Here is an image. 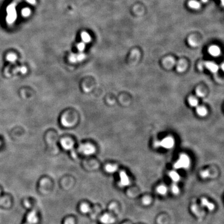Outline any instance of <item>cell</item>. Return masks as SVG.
<instances>
[{
  "mask_svg": "<svg viewBox=\"0 0 224 224\" xmlns=\"http://www.w3.org/2000/svg\"><path fill=\"white\" fill-rule=\"evenodd\" d=\"M190 166V159L188 156L185 154H182L179 159L174 165L176 169H187Z\"/></svg>",
  "mask_w": 224,
  "mask_h": 224,
  "instance_id": "obj_1",
  "label": "cell"
},
{
  "mask_svg": "<svg viewBox=\"0 0 224 224\" xmlns=\"http://www.w3.org/2000/svg\"><path fill=\"white\" fill-rule=\"evenodd\" d=\"M61 145L63 149H64L67 151H71L72 157L73 158L76 157L77 154H76L75 151H73L74 143L70 139H64L62 140L61 141Z\"/></svg>",
  "mask_w": 224,
  "mask_h": 224,
  "instance_id": "obj_2",
  "label": "cell"
},
{
  "mask_svg": "<svg viewBox=\"0 0 224 224\" xmlns=\"http://www.w3.org/2000/svg\"><path fill=\"white\" fill-rule=\"evenodd\" d=\"M174 139L170 137H167L163 139L160 142H157L155 143V145L157 146H161L164 149H171L174 146Z\"/></svg>",
  "mask_w": 224,
  "mask_h": 224,
  "instance_id": "obj_3",
  "label": "cell"
},
{
  "mask_svg": "<svg viewBox=\"0 0 224 224\" xmlns=\"http://www.w3.org/2000/svg\"><path fill=\"white\" fill-rule=\"evenodd\" d=\"M79 151L85 155L90 156L94 154L96 149L93 145L90 144H83L79 146Z\"/></svg>",
  "mask_w": 224,
  "mask_h": 224,
  "instance_id": "obj_4",
  "label": "cell"
},
{
  "mask_svg": "<svg viewBox=\"0 0 224 224\" xmlns=\"http://www.w3.org/2000/svg\"><path fill=\"white\" fill-rule=\"evenodd\" d=\"M7 22L9 24H12L15 21L17 18V14L16 11L15 5L13 4L10 5L7 7Z\"/></svg>",
  "mask_w": 224,
  "mask_h": 224,
  "instance_id": "obj_5",
  "label": "cell"
},
{
  "mask_svg": "<svg viewBox=\"0 0 224 224\" xmlns=\"http://www.w3.org/2000/svg\"><path fill=\"white\" fill-rule=\"evenodd\" d=\"M39 221V218L35 211H33L28 214L27 222L25 224H36Z\"/></svg>",
  "mask_w": 224,
  "mask_h": 224,
  "instance_id": "obj_6",
  "label": "cell"
},
{
  "mask_svg": "<svg viewBox=\"0 0 224 224\" xmlns=\"http://www.w3.org/2000/svg\"><path fill=\"white\" fill-rule=\"evenodd\" d=\"M120 184L122 186H127L130 184V180L127 174L124 171H122L119 174Z\"/></svg>",
  "mask_w": 224,
  "mask_h": 224,
  "instance_id": "obj_7",
  "label": "cell"
},
{
  "mask_svg": "<svg viewBox=\"0 0 224 224\" xmlns=\"http://www.w3.org/2000/svg\"><path fill=\"white\" fill-rule=\"evenodd\" d=\"M101 222L104 224H112L114 222V219L109 214H105L101 217L100 219Z\"/></svg>",
  "mask_w": 224,
  "mask_h": 224,
  "instance_id": "obj_8",
  "label": "cell"
},
{
  "mask_svg": "<svg viewBox=\"0 0 224 224\" xmlns=\"http://www.w3.org/2000/svg\"><path fill=\"white\" fill-rule=\"evenodd\" d=\"M85 58V55L84 53H79L78 55L75 54V55H71L70 57V60L71 61L73 62H79L84 60Z\"/></svg>",
  "mask_w": 224,
  "mask_h": 224,
  "instance_id": "obj_9",
  "label": "cell"
},
{
  "mask_svg": "<svg viewBox=\"0 0 224 224\" xmlns=\"http://www.w3.org/2000/svg\"><path fill=\"white\" fill-rule=\"evenodd\" d=\"M209 53H210V55H212V56L217 57L220 55L221 50L217 46L213 45V46H212L209 48Z\"/></svg>",
  "mask_w": 224,
  "mask_h": 224,
  "instance_id": "obj_10",
  "label": "cell"
},
{
  "mask_svg": "<svg viewBox=\"0 0 224 224\" xmlns=\"http://www.w3.org/2000/svg\"><path fill=\"white\" fill-rule=\"evenodd\" d=\"M205 67L212 73H216L218 70V67L212 62H207L205 64Z\"/></svg>",
  "mask_w": 224,
  "mask_h": 224,
  "instance_id": "obj_11",
  "label": "cell"
},
{
  "mask_svg": "<svg viewBox=\"0 0 224 224\" xmlns=\"http://www.w3.org/2000/svg\"><path fill=\"white\" fill-rule=\"evenodd\" d=\"M201 205L203 207H207V209L210 211L213 210L214 208H215V206H214V204L212 203L209 202V201L205 198L202 199V200H201Z\"/></svg>",
  "mask_w": 224,
  "mask_h": 224,
  "instance_id": "obj_12",
  "label": "cell"
},
{
  "mask_svg": "<svg viewBox=\"0 0 224 224\" xmlns=\"http://www.w3.org/2000/svg\"><path fill=\"white\" fill-rule=\"evenodd\" d=\"M169 176L174 182H178L180 180V176L176 171H171L169 173Z\"/></svg>",
  "mask_w": 224,
  "mask_h": 224,
  "instance_id": "obj_13",
  "label": "cell"
},
{
  "mask_svg": "<svg viewBox=\"0 0 224 224\" xmlns=\"http://www.w3.org/2000/svg\"><path fill=\"white\" fill-rule=\"evenodd\" d=\"M188 5L189 6L192 8V9H200L201 7V4L200 2L195 0H192L190 1V2L188 3Z\"/></svg>",
  "mask_w": 224,
  "mask_h": 224,
  "instance_id": "obj_14",
  "label": "cell"
},
{
  "mask_svg": "<svg viewBox=\"0 0 224 224\" xmlns=\"http://www.w3.org/2000/svg\"><path fill=\"white\" fill-rule=\"evenodd\" d=\"M81 38L84 43H88L91 41L90 36L88 33L83 32L81 34Z\"/></svg>",
  "mask_w": 224,
  "mask_h": 224,
  "instance_id": "obj_15",
  "label": "cell"
},
{
  "mask_svg": "<svg viewBox=\"0 0 224 224\" xmlns=\"http://www.w3.org/2000/svg\"><path fill=\"white\" fill-rule=\"evenodd\" d=\"M105 171L108 173H114L117 170V167L116 165H112V164H108L105 167Z\"/></svg>",
  "mask_w": 224,
  "mask_h": 224,
  "instance_id": "obj_16",
  "label": "cell"
},
{
  "mask_svg": "<svg viewBox=\"0 0 224 224\" xmlns=\"http://www.w3.org/2000/svg\"><path fill=\"white\" fill-rule=\"evenodd\" d=\"M80 210L81 212L84 213V214H87L88 213H89L90 211V207L87 204H83L80 205Z\"/></svg>",
  "mask_w": 224,
  "mask_h": 224,
  "instance_id": "obj_17",
  "label": "cell"
},
{
  "mask_svg": "<svg viewBox=\"0 0 224 224\" xmlns=\"http://www.w3.org/2000/svg\"><path fill=\"white\" fill-rule=\"evenodd\" d=\"M197 113L200 116H205L207 114V111L202 106H199L197 108Z\"/></svg>",
  "mask_w": 224,
  "mask_h": 224,
  "instance_id": "obj_18",
  "label": "cell"
},
{
  "mask_svg": "<svg viewBox=\"0 0 224 224\" xmlns=\"http://www.w3.org/2000/svg\"><path fill=\"white\" fill-rule=\"evenodd\" d=\"M157 191L159 194L164 195L166 194L168 192V188L164 185H160V186L158 187Z\"/></svg>",
  "mask_w": 224,
  "mask_h": 224,
  "instance_id": "obj_19",
  "label": "cell"
},
{
  "mask_svg": "<svg viewBox=\"0 0 224 224\" xmlns=\"http://www.w3.org/2000/svg\"><path fill=\"white\" fill-rule=\"evenodd\" d=\"M6 59L7 61L12 63H14L17 60V56L15 54L10 53L7 55L6 57Z\"/></svg>",
  "mask_w": 224,
  "mask_h": 224,
  "instance_id": "obj_20",
  "label": "cell"
},
{
  "mask_svg": "<svg viewBox=\"0 0 224 224\" xmlns=\"http://www.w3.org/2000/svg\"><path fill=\"white\" fill-rule=\"evenodd\" d=\"M188 102H189V105L191 106H193V107L197 106L198 105V100L194 97H189V99L188 100Z\"/></svg>",
  "mask_w": 224,
  "mask_h": 224,
  "instance_id": "obj_21",
  "label": "cell"
},
{
  "mask_svg": "<svg viewBox=\"0 0 224 224\" xmlns=\"http://www.w3.org/2000/svg\"><path fill=\"white\" fill-rule=\"evenodd\" d=\"M31 10L29 8H25L22 10V15L24 17H27L31 15Z\"/></svg>",
  "mask_w": 224,
  "mask_h": 224,
  "instance_id": "obj_22",
  "label": "cell"
},
{
  "mask_svg": "<svg viewBox=\"0 0 224 224\" xmlns=\"http://www.w3.org/2000/svg\"><path fill=\"white\" fill-rule=\"evenodd\" d=\"M171 190L174 194H178L180 192V189L178 186V185L175 184H173L171 186Z\"/></svg>",
  "mask_w": 224,
  "mask_h": 224,
  "instance_id": "obj_23",
  "label": "cell"
},
{
  "mask_svg": "<svg viewBox=\"0 0 224 224\" xmlns=\"http://www.w3.org/2000/svg\"><path fill=\"white\" fill-rule=\"evenodd\" d=\"M77 47L79 51H83L85 48V44L84 42L79 43V44L77 45Z\"/></svg>",
  "mask_w": 224,
  "mask_h": 224,
  "instance_id": "obj_24",
  "label": "cell"
},
{
  "mask_svg": "<svg viewBox=\"0 0 224 224\" xmlns=\"http://www.w3.org/2000/svg\"><path fill=\"white\" fill-rule=\"evenodd\" d=\"M209 173L208 171H202L201 173V176H202V178H207L209 176Z\"/></svg>",
  "mask_w": 224,
  "mask_h": 224,
  "instance_id": "obj_25",
  "label": "cell"
},
{
  "mask_svg": "<svg viewBox=\"0 0 224 224\" xmlns=\"http://www.w3.org/2000/svg\"><path fill=\"white\" fill-rule=\"evenodd\" d=\"M143 204L145 205H148L151 203V199L149 197H145L143 200Z\"/></svg>",
  "mask_w": 224,
  "mask_h": 224,
  "instance_id": "obj_26",
  "label": "cell"
},
{
  "mask_svg": "<svg viewBox=\"0 0 224 224\" xmlns=\"http://www.w3.org/2000/svg\"><path fill=\"white\" fill-rule=\"evenodd\" d=\"M64 224H75V223H74V221L73 219H68L65 221Z\"/></svg>",
  "mask_w": 224,
  "mask_h": 224,
  "instance_id": "obj_27",
  "label": "cell"
},
{
  "mask_svg": "<svg viewBox=\"0 0 224 224\" xmlns=\"http://www.w3.org/2000/svg\"><path fill=\"white\" fill-rule=\"evenodd\" d=\"M27 1L31 5H34L36 2L35 0H27Z\"/></svg>",
  "mask_w": 224,
  "mask_h": 224,
  "instance_id": "obj_28",
  "label": "cell"
},
{
  "mask_svg": "<svg viewBox=\"0 0 224 224\" xmlns=\"http://www.w3.org/2000/svg\"><path fill=\"white\" fill-rule=\"evenodd\" d=\"M201 1L202 2H204V3H206V2H207L208 1V0H201Z\"/></svg>",
  "mask_w": 224,
  "mask_h": 224,
  "instance_id": "obj_29",
  "label": "cell"
},
{
  "mask_svg": "<svg viewBox=\"0 0 224 224\" xmlns=\"http://www.w3.org/2000/svg\"><path fill=\"white\" fill-rule=\"evenodd\" d=\"M221 3H222V5L223 6L224 5V0H221Z\"/></svg>",
  "mask_w": 224,
  "mask_h": 224,
  "instance_id": "obj_30",
  "label": "cell"
}]
</instances>
